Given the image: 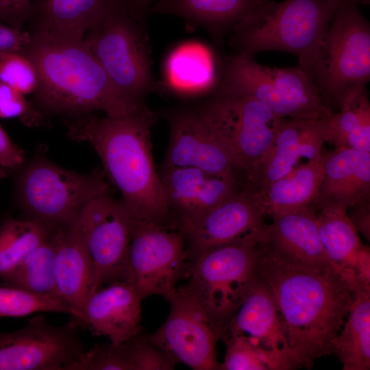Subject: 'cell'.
<instances>
[{"label":"cell","instance_id":"obj_25","mask_svg":"<svg viewBox=\"0 0 370 370\" xmlns=\"http://www.w3.org/2000/svg\"><path fill=\"white\" fill-rule=\"evenodd\" d=\"M121 0H37L34 38L82 42L87 31Z\"/></svg>","mask_w":370,"mask_h":370},{"label":"cell","instance_id":"obj_30","mask_svg":"<svg viewBox=\"0 0 370 370\" xmlns=\"http://www.w3.org/2000/svg\"><path fill=\"white\" fill-rule=\"evenodd\" d=\"M329 119L328 142L370 152V103L365 87L349 91Z\"/></svg>","mask_w":370,"mask_h":370},{"label":"cell","instance_id":"obj_26","mask_svg":"<svg viewBox=\"0 0 370 370\" xmlns=\"http://www.w3.org/2000/svg\"><path fill=\"white\" fill-rule=\"evenodd\" d=\"M347 212L342 206L328 204L317 210L316 220L321 243L331 262L356 279L357 275L369 272L370 251L360 241Z\"/></svg>","mask_w":370,"mask_h":370},{"label":"cell","instance_id":"obj_18","mask_svg":"<svg viewBox=\"0 0 370 370\" xmlns=\"http://www.w3.org/2000/svg\"><path fill=\"white\" fill-rule=\"evenodd\" d=\"M329 119H284L271 145L248 177L245 187L264 186L291 171L302 158L309 160L321 155L328 142Z\"/></svg>","mask_w":370,"mask_h":370},{"label":"cell","instance_id":"obj_38","mask_svg":"<svg viewBox=\"0 0 370 370\" xmlns=\"http://www.w3.org/2000/svg\"><path fill=\"white\" fill-rule=\"evenodd\" d=\"M0 118L18 119L25 125L36 126L42 119L40 113L27 101L24 95L0 82Z\"/></svg>","mask_w":370,"mask_h":370},{"label":"cell","instance_id":"obj_24","mask_svg":"<svg viewBox=\"0 0 370 370\" xmlns=\"http://www.w3.org/2000/svg\"><path fill=\"white\" fill-rule=\"evenodd\" d=\"M323 153L299 164L286 175L258 188L249 189L264 217H275L309 208L316 201L324 175Z\"/></svg>","mask_w":370,"mask_h":370},{"label":"cell","instance_id":"obj_28","mask_svg":"<svg viewBox=\"0 0 370 370\" xmlns=\"http://www.w3.org/2000/svg\"><path fill=\"white\" fill-rule=\"evenodd\" d=\"M272 220L264 239L271 247L301 262L334 265L321 243L316 212L309 208L279 215Z\"/></svg>","mask_w":370,"mask_h":370},{"label":"cell","instance_id":"obj_12","mask_svg":"<svg viewBox=\"0 0 370 370\" xmlns=\"http://www.w3.org/2000/svg\"><path fill=\"white\" fill-rule=\"evenodd\" d=\"M169 301L166 321L145 338L177 363L195 370L219 369L216 345L225 338L226 328L209 316L185 286L177 288Z\"/></svg>","mask_w":370,"mask_h":370},{"label":"cell","instance_id":"obj_40","mask_svg":"<svg viewBox=\"0 0 370 370\" xmlns=\"http://www.w3.org/2000/svg\"><path fill=\"white\" fill-rule=\"evenodd\" d=\"M32 41V36L28 32L0 21V53L24 54Z\"/></svg>","mask_w":370,"mask_h":370},{"label":"cell","instance_id":"obj_21","mask_svg":"<svg viewBox=\"0 0 370 370\" xmlns=\"http://www.w3.org/2000/svg\"><path fill=\"white\" fill-rule=\"evenodd\" d=\"M57 230L58 243L54 265L56 288L71 310L69 322L78 328L86 302L93 291V262L76 219Z\"/></svg>","mask_w":370,"mask_h":370},{"label":"cell","instance_id":"obj_17","mask_svg":"<svg viewBox=\"0 0 370 370\" xmlns=\"http://www.w3.org/2000/svg\"><path fill=\"white\" fill-rule=\"evenodd\" d=\"M172 227L183 233L214 207L245 186L236 180L190 168L158 171Z\"/></svg>","mask_w":370,"mask_h":370},{"label":"cell","instance_id":"obj_35","mask_svg":"<svg viewBox=\"0 0 370 370\" xmlns=\"http://www.w3.org/2000/svg\"><path fill=\"white\" fill-rule=\"evenodd\" d=\"M65 370H131L124 343L96 344L83 351Z\"/></svg>","mask_w":370,"mask_h":370},{"label":"cell","instance_id":"obj_6","mask_svg":"<svg viewBox=\"0 0 370 370\" xmlns=\"http://www.w3.org/2000/svg\"><path fill=\"white\" fill-rule=\"evenodd\" d=\"M83 42L114 86L139 103L152 92H164L151 71V51L145 27L121 0L86 33Z\"/></svg>","mask_w":370,"mask_h":370},{"label":"cell","instance_id":"obj_1","mask_svg":"<svg viewBox=\"0 0 370 370\" xmlns=\"http://www.w3.org/2000/svg\"><path fill=\"white\" fill-rule=\"evenodd\" d=\"M258 275L275 299L285 332L284 370L310 369L332 354L355 297L356 279L332 264L292 258L264 241L258 244Z\"/></svg>","mask_w":370,"mask_h":370},{"label":"cell","instance_id":"obj_29","mask_svg":"<svg viewBox=\"0 0 370 370\" xmlns=\"http://www.w3.org/2000/svg\"><path fill=\"white\" fill-rule=\"evenodd\" d=\"M332 354L343 370L370 369V286H357L351 308L334 341Z\"/></svg>","mask_w":370,"mask_h":370},{"label":"cell","instance_id":"obj_19","mask_svg":"<svg viewBox=\"0 0 370 370\" xmlns=\"http://www.w3.org/2000/svg\"><path fill=\"white\" fill-rule=\"evenodd\" d=\"M142 300L130 282H110L90 295L79 326L114 345L123 344L142 334Z\"/></svg>","mask_w":370,"mask_h":370},{"label":"cell","instance_id":"obj_42","mask_svg":"<svg viewBox=\"0 0 370 370\" xmlns=\"http://www.w3.org/2000/svg\"><path fill=\"white\" fill-rule=\"evenodd\" d=\"M352 208L354 211L349 215L358 232L369 241L370 238V202L369 199L360 201Z\"/></svg>","mask_w":370,"mask_h":370},{"label":"cell","instance_id":"obj_43","mask_svg":"<svg viewBox=\"0 0 370 370\" xmlns=\"http://www.w3.org/2000/svg\"><path fill=\"white\" fill-rule=\"evenodd\" d=\"M158 0H125L130 14L136 21L145 27V20L151 6Z\"/></svg>","mask_w":370,"mask_h":370},{"label":"cell","instance_id":"obj_4","mask_svg":"<svg viewBox=\"0 0 370 370\" xmlns=\"http://www.w3.org/2000/svg\"><path fill=\"white\" fill-rule=\"evenodd\" d=\"M340 1L262 0L229 34L232 54L288 52L308 75Z\"/></svg>","mask_w":370,"mask_h":370},{"label":"cell","instance_id":"obj_23","mask_svg":"<svg viewBox=\"0 0 370 370\" xmlns=\"http://www.w3.org/2000/svg\"><path fill=\"white\" fill-rule=\"evenodd\" d=\"M324 156L323 179L311 210L317 212L328 204L348 210L369 199L370 152L341 147Z\"/></svg>","mask_w":370,"mask_h":370},{"label":"cell","instance_id":"obj_39","mask_svg":"<svg viewBox=\"0 0 370 370\" xmlns=\"http://www.w3.org/2000/svg\"><path fill=\"white\" fill-rule=\"evenodd\" d=\"M33 0H0V21L14 28L21 29L29 17Z\"/></svg>","mask_w":370,"mask_h":370},{"label":"cell","instance_id":"obj_2","mask_svg":"<svg viewBox=\"0 0 370 370\" xmlns=\"http://www.w3.org/2000/svg\"><path fill=\"white\" fill-rule=\"evenodd\" d=\"M156 119L150 109L120 116L81 117L69 124L68 136L95 149L132 219L169 224L151 150V129Z\"/></svg>","mask_w":370,"mask_h":370},{"label":"cell","instance_id":"obj_27","mask_svg":"<svg viewBox=\"0 0 370 370\" xmlns=\"http://www.w3.org/2000/svg\"><path fill=\"white\" fill-rule=\"evenodd\" d=\"M262 0H158L149 14H172L204 29L222 46L232 27Z\"/></svg>","mask_w":370,"mask_h":370},{"label":"cell","instance_id":"obj_7","mask_svg":"<svg viewBox=\"0 0 370 370\" xmlns=\"http://www.w3.org/2000/svg\"><path fill=\"white\" fill-rule=\"evenodd\" d=\"M361 0H341L308 74L332 108L370 79V24Z\"/></svg>","mask_w":370,"mask_h":370},{"label":"cell","instance_id":"obj_44","mask_svg":"<svg viewBox=\"0 0 370 370\" xmlns=\"http://www.w3.org/2000/svg\"><path fill=\"white\" fill-rule=\"evenodd\" d=\"M8 175L7 169L0 165V180L5 178Z\"/></svg>","mask_w":370,"mask_h":370},{"label":"cell","instance_id":"obj_13","mask_svg":"<svg viewBox=\"0 0 370 370\" xmlns=\"http://www.w3.org/2000/svg\"><path fill=\"white\" fill-rule=\"evenodd\" d=\"M76 221L93 262L92 292L114 281L129 282L131 217L121 200L112 194L98 197L82 208Z\"/></svg>","mask_w":370,"mask_h":370},{"label":"cell","instance_id":"obj_20","mask_svg":"<svg viewBox=\"0 0 370 370\" xmlns=\"http://www.w3.org/2000/svg\"><path fill=\"white\" fill-rule=\"evenodd\" d=\"M221 57L197 40L181 42L166 56L162 67L164 92L184 99L209 97L219 86Z\"/></svg>","mask_w":370,"mask_h":370},{"label":"cell","instance_id":"obj_11","mask_svg":"<svg viewBox=\"0 0 370 370\" xmlns=\"http://www.w3.org/2000/svg\"><path fill=\"white\" fill-rule=\"evenodd\" d=\"M128 273L129 282L142 299L160 295L169 301L178 282L188 277L184 234L169 224L131 217Z\"/></svg>","mask_w":370,"mask_h":370},{"label":"cell","instance_id":"obj_33","mask_svg":"<svg viewBox=\"0 0 370 370\" xmlns=\"http://www.w3.org/2000/svg\"><path fill=\"white\" fill-rule=\"evenodd\" d=\"M37 312L71 314L69 306L59 297L40 295L19 288L0 287V317H18Z\"/></svg>","mask_w":370,"mask_h":370},{"label":"cell","instance_id":"obj_34","mask_svg":"<svg viewBox=\"0 0 370 370\" xmlns=\"http://www.w3.org/2000/svg\"><path fill=\"white\" fill-rule=\"evenodd\" d=\"M223 341L227 350L219 370H282L274 355L243 337L229 336Z\"/></svg>","mask_w":370,"mask_h":370},{"label":"cell","instance_id":"obj_37","mask_svg":"<svg viewBox=\"0 0 370 370\" xmlns=\"http://www.w3.org/2000/svg\"><path fill=\"white\" fill-rule=\"evenodd\" d=\"M131 370H172L177 362L140 334L124 343Z\"/></svg>","mask_w":370,"mask_h":370},{"label":"cell","instance_id":"obj_36","mask_svg":"<svg viewBox=\"0 0 370 370\" xmlns=\"http://www.w3.org/2000/svg\"><path fill=\"white\" fill-rule=\"evenodd\" d=\"M0 82L25 95L36 91L38 75L33 62L24 54L0 53Z\"/></svg>","mask_w":370,"mask_h":370},{"label":"cell","instance_id":"obj_15","mask_svg":"<svg viewBox=\"0 0 370 370\" xmlns=\"http://www.w3.org/2000/svg\"><path fill=\"white\" fill-rule=\"evenodd\" d=\"M166 118L169 140L160 168H195L236 180L245 186L229 153L197 105L174 108Z\"/></svg>","mask_w":370,"mask_h":370},{"label":"cell","instance_id":"obj_10","mask_svg":"<svg viewBox=\"0 0 370 370\" xmlns=\"http://www.w3.org/2000/svg\"><path fill=\"white\" fill-rule=\"evenodd\" d=\"M197 106L245 184L284 118L260 101L238 95L214 94Z\"/></svg>","mask_w":370,"mask_h":370},{"label":"cell","instance_id":"obj_3","mask_svg":"<svg viewBox=\"0 0 370 370\" xmlns=\"http://www.w3.org/2000/svg\"><path fill=\"white\" fill-rule=\"evenodd\" d=\"M24 55L37 70L35 92L48 110L68 114L101 110L108 116H120L149 110L114 86L84 42L32 37Z\"/></svg>","mask_w":370,"mask_h":370},{"label":"cell","instance_id":"obj_8","mask_svg":"<svg viewBox=\"0 0 370 370\" xmlns=\"http://www.w3.org/2000/svg\"><path fill=\"white\" fill-rule=\"evenodd\" d=\"M103 170L79 173L47 159L36 158L20 172L16 195L28 219L51 229L66 227L78 217L91 200L112 194Z\"/></svg>","mask_w":370,"mask_h":370},{"label":"cell","instance_id":"obj_41","mask_svg":"<svg viewBox=\"0 0 370 370\" xmlns=\"http://www.w3.org/2000/svg\"><path fill=\"white\" fill-rule=\"evenodd\" d=\"M23 161V151L11 140L0 125V165L6 169H16Z\"/></svg>","mask_w":370,"mask_h":370},{"label":"cell","instance_id":"obj_22","mask_svg":"<svg viewBox=\"0 0 370 370\" xmlns=\"http://www.w3.org/2000/svg\"><path fill=\"white\" fill-rule=\"evenodd\" d=\"M241 336L274 355L284 370L287 343L275 299L258 279L226 326V335ZM224 338V339H225ZM223 339V341H224Z\"/></svg>","mask_w":370,"mask_h":370},{"label":"cell","instance_id":"obj_32","mask_svg":"<svg viewBox=\"0 0 370 370\" xmlns=\"http://www.w3.org/2000/svg\"><path fill=\"white\" fill-rule=\"evenodd\" d=\"M52 230L31 219H5L0 225V279L12 273Z\"/></svg>","mask_w":370,"mask_h":370},{"label":"cell","instance_id":"obj_16","mask_svg":"<svg viewBox=\"0 0 370 370\" xmlns=\"http://www.w3.org/2000/svg\"><path fill=\"white\" fill-rule=\"evenodd\" d=\"M247 187L214 207L184 232L188 259L213 248L256 245L263 241L268 224Z\"/></svg>","mask_w":370,"mask_h":370},{"label":"cell","instance_id":"obj_9","mask_svg":"<svg viewBox=\"0 0 370 370\" xmlns=\"http://www.w3.org/2000/svg\"><path fill=\"white\" fill-rule=\"evenodd\" d=\"M258 244L219 247L188 258L186 288L225 328L258 279Z\"/></svg>","mask_w":370,"mask_h":370},{"label":"cell","instance_id":"obj_31","mask_svg":"<svg viewBox=\"0 0 370 370\" xmlns=\"http://www.w3.org/2000/svg\"><path fill=\"white\" fill-rule=\"evenodd\" d=\"M58 243L56 228L12 273L0 279L1 285L40 295L60 297L57 291L54 273Z\"/></svg>","mask_w":370,"mask_h":370},{"label":"cell","instance_id":"obj_5","mask_svg":"<svg viewBox=\"0 0 370 370\" xmlns=\"http://www.w3.org/2000/svg\"><path fill=\"white\" fill-rule=\"evenodd\" d=\"M214 94L252 97L284 119H329L334 114L318 86L299 66L271 68L258 64L254 57H221L220 80Z\"/></svg>","mask_w":370,"mask_h":370},{"label":"cell","instance_id":"obj_14","mask_svg":"<svg viewBox=\"0 0 370 370\" xmlns=\"http://www.w3.org/2000/svg\"><path fill=\"white\" fill-rule=\"evenodd\" d=\"M77 328L38 315L20 330L0 332V370H65L84 351Z\"/></svg>","mask_w":370,"mask_h":370}]
</instances>
